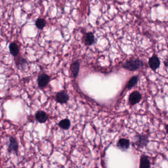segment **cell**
Returning <instances> with one entry per match:
<instances>
[{
	"label": "cell",
	"mask_w": 168,
	"mask_h": 168,
	"mask_svg": "<svg viewBox=\"0 0 168 168\" xmlns=\"http://www.w3.org/2000/svg\"><path fill=\"white\" fill-rule=\"evenodd\" d=\"M144 63L139 58H131L122 64V67L130 71H136L143 67Z\"/></svg>",
	"instance_id": "1"
},
{
	"label": "cell",
	"mask_w": 168,
	"mask_h": 168,
	"mask_svg": "<svg viewBox=\"0 0 168 168\" xmlns=\"http://www.w3.org/2000/svg\"><path fill=\"white\" fill-rule=\"evenodd\" d=\"M84 44L87 46H91L96 43L95 36L92 32H85L82 38Z\"/></svg>",
	"instance_id": "2"
},
{
	"label": "cell",
	"mask_w": 168,
	"mask_h": 168,
	"mask_svg": "<svg viewBox=\"0 0 168 168\" xmlns=\"http://www.w3.org/2000/svg\"><path fill=\"white\" fill-rule=\"evenodd\" d=\"M161 62L157 55L154 54L150 58L149 61V65L150 68L153 71H155L160 67Z\"/></svg>",
	"instance_id": "3"
},
{
	"label": "cell",
	"mask_w": 168,
	"mask_h": 168,
	"mask_svg": "<svg viewBox=\"0 0 168 168\" xmlns=\"http://www.w3.org/2000/svg\"><path fill=\"white\" fill-rule=\"evenodd\" d=\"M135 144L139 147H144L149 143V138L145 135L136 136L135 138Z\"/></svg>",
	"instance_id": "4"
},
{
	"label": "cell",
	"mask_w": 168,
	"mask_h": 168,
	"mask_svg": "<svg viewBox=\"0 0 168 168\" xmlns=\"http://www.w3.org/2000/svg\"><path fill=\"white\" fill-rule=\"evenodd\" d=\"M15 60L16 66L20 69L24 70L28 66L27 60L19 54L15 57Z\"/></svg>",
	"instance_id": "5"
},
{
	"label": "cell",
	"mask_w": 168,
	"mask_h": 168,
	"mask_svg": "<svg viewBox=\"0 0 168 168\" xmlns=\"http://www.w3.org/2000/svg\"><path fill=\"white\" fill-rule=\"evenodd\" d=\"M50 78L45 74H40L38 77V83L39 86L40 88L44 87L50 82Z\"/></svg>",
	"instance_id": "6"
},
{
	"label": "cell",
	"mask_w": 168,
	"mask_h": 168,
	"mask_svg": "<svg viewBox=\"0 0 168 168\" xmlns=\"http://www.w3.org/2000/svg\"><path fill=\"white\" fill-rule=\"evenodd\" d=\"M141 99V95L139 92H133L130 95L129 98V101L130 104L131 106H134L136 104H138Z\"/></svg>",
	"instance_id": "7"
},
{
	"label": "cell",
	"mask_w": 168,
	"mask_h": 168,
	"mask_svg": "<svg viewBox=\"0 0 168 168\" xmlns=\"http://www.w3.org/2000/svg\"><path fill=\"white\" fill-rule=\"evenodd\" d=\"M69 100V96L68 94L66 92H59L56 95V101L57 102L60 104H65L67 103Z\"/></svg>",
	"instance_id": "8"
},
{
	"label": "cell",
	"mask_w": 168,
	"mask_h": 168,
	"mask_svg": "<svg viewBox=\"0 0 168 168\" xmlns=\"http://www.w3.org/2000/svg\"><path fill=\"white\" fill-rule=\"evenodd\" d=\"M70 69H71L72 75L73 78L76 79L78 76L79 69H80V63L78 60H76L73 63H72L70 66Z\"/></svg>",
	"instance_id": "9"
},
{
	"label": "cell",
	"mask_w": 168,
	"mask_h": 168,
	"mask_svg": "<svg viewBox=\"0 0 168 168\" xmlns=\"http://www.w3.org/2000/svg\"><path fill=\"white\" fill-rule=\"evenodd\" d=\"M130 141L125 138L120 139L117 144V147L120 149L122 150V151H125L128 149L130 147Z\"/></svg>",
	"instance_id": "10"
},
{
	"label": "cell",
	"mask_w": 168,
	"mask_h": 168,
	"mask_svg": "<svg viewBox=\"0 0 168 168\" xmlns=\"http://www.w3.org/2000/svg\"><path fill=\"white\" fill-rule=\"evenodd\" d=\"M9 50L10 52L14 57L19 54V46L18 44L15 42H11L9 45Z\"/></svg>",
	"instance_id": "11"
},
{
	"label": "cell",
	"mask_w": 168,
	"mask_h": 168,
	"mask_svg": "<svg viewBox=\"0 0 168 168\" xmlns=\"http://www.w3.org/2000/svg\"><path fill=\"white\" fill-rule=\"evenodd\" d=\"M18 149H19V145L16 139L12 136L10 137L9 151L10 152H15L17 153Z\"/></svg>",
	"instance_id": "12"
},
{
	"label": "cell",
	"mask_w": 168,
	"mask_h": 168,
	"mask_svg": "<svg viewBox=\"0 0 168 168\" xmlns=\"http://www.w3.org/2000/svg\"><path fill=\"white\" fill-rule=\"evenodd\" d=\"M36 118L38 122L40 123H44L48 120V115L44 111H38L36 114Z\"/></svg>",
	"instance_id": "13"
},
{
	"label": "cell",
	"mask_w": 168,
	"mask_h": 168,
	"mask_svg": "<svg viewBox=\"0 0 168 168\" xmlns=\"http://www.w3.org/2000/svg\"><path fill=\"white\" fill-rule=\"evenodd\" d=\"M150 167V162L149 160V157L145 155H143L141 157L140 168H149Z\"/></svg>",
	"instance_id": "14"
},
{
	"label": "cell",
	"mask_w": 168,
	"mask_h": 168,
	"mask_svg": "<svg viewBox=\"0 0 168 168\" xmlns=\"http://www.w3.org/2000/svg\"><path fill=\"white\" fill-rule=\"evenodd\" d=\"M59 126L60 128L64 130H68L71 126V122L68 119H64L60 121L59 123Z\"/></svg>",
	"instance_id": "15"
},
{
	"label": "cell",
	"mask_w": 168,
	"mask_h": 168,
	"mask_svg": "<svg viewBox=\"0 0 168 168\" xmlns=\"http://www.w3.org/2000/svg\"><path fill=\"white\" fill-rule=\"evenodd\" d=\"M46 24V21L44 19H38L35 22L36 26L40 30H43L45 27Z\"/></svg>",
	"instance_id": "16"
},
{
	"label": "cell",
	"mask_w": 168,
	"mask_h": 168,
	"mask_svg": "<svg viewBox=\"0 0 168 168\" xmlns=\"http://www.w3.org/2000/svg\"><path fill=\"white\" fill-rule=\"evenodd\" d=\"M138 76H134L132 77L127 84V88L128 89H131L132 88L135 86V85H136L138 83Z\"/></svg>",
	"instance_id": "17"
}]
</instances>
